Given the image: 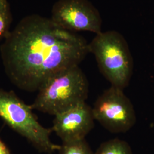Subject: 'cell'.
I'll return each instance as SVG.
<instances>
[{
	"instance_id": "obj_1",
	"label": "cell",
	"mask_w": 154,
	"mask_h": 154,
	"mask_svg": "<svg viewBox=\"0 0 154 154\" xmlns=\"http://www.w3.org/2000/svg\"><path fill=\"white\" fill-rule=\"evenodd\" d=\"M89 53L81 35L37 14L22 18L0 46L6 75L18 88L30 93L38 91L57 73L79 66Z\"/></svg>"
},
{
	"instance_id": "obj_2",
	"label": "cell",
	"mask_w": 154,
	"mask_h": 154,
	"mask_svg": "<svg viewBox=\"0 0 154 154\" xmlns=\"http://www.w3.org/2000/svg\"><path fill=\"white\" fill-rule=\"evenodd\" d=\"M88 93L85 74L79 66H72L49 79L31 106L33 110L55 116L85 102Z\"/></svg>"
},
{
	"instance_id": "obj_3",
	"label": "cell",
	"mask_w": 154,
	"mask_h": 154,
	"mask_svg": "<svg viewBox=\"0 0 154 154\" xmlns=\"http://www.w3.org/2000/svg\"><path fill=\"white\" fill-rule=\"evenodd\" d=\"M99 70L112 86L124 90L131 79L132 56L128 45L121 33L109 30L96 34L88 43Z\"/></svg>"
},
{
	"instance_id": "obj_4",
	"label": "cell",
	"mask_w": 154,
	"mask_h": 154,
	"mask_svg": "<svg viewBox=\"0 0 154 154\" xmlns=\"http://www.w3.org/2000/svg\"><path fill=\"white\" fill-rule=\"evenodd\" d=\"M33 110L31 105H26L14 91L0 88V117L6 123L39 151L51 154L59 151L61 145L53 143L50 138L51 128L42 126Z\"/></svg>"
},
{
	"instance_id": "obj_5",
	"label": "cell",
	"mask_w": 154,
	"mask_h": 154,
	"mask_svg": "<svg viewBox=\"0 0 154 154\" xmlns=\"http://www.w3.org/2000/svg\"><path fill=\"white\" fill-rule=\"evenodd\" d=\"M92 111L94 119L114 134L126 132L137 121L134 106L123 90L112 86L96 100Z\"/></svg>"
},
{
	"instance_id": "obj_6",
	"label": "cell",
	"mask_w": 154,
	"mask_h": 154,
	"mask_svg": "<svg viewBox=\"0 0 154 154\" xmlns=\"http://www.w3.org/2000/svg\"><path fill=\"white\" fill-rule=\"evenodd\" d=\"M50 20L66 30L102 32V21L97 9L88 0H58Z\"/></svg>"
},
{
	"instance_id": "obj_7",
	"label": "cell",
	"mask_w": 154,
	"mask_h": 154,
	"mask_svg": "<svg viewBox=\"0 0 154 154\" xmlns=\"http://www.w3.org/2000/svg\"><path fill=\"white\" fill-rule=\"evenodd\" d=\"M92 109L83 102L55 116L51 128L62 142L83 139L94 127Z\"/></svg>"
},
{
	"instance_id": "obj_8",
	"label": "cell",
	"mask_w": 154,
	"mask_h": 154,
	"mask_svg": "<svg viewBox=\"0 0 154 154\" xmlns=\"http://www.w3.org/2000/svg\"><path fill=\"white\" fill-rule=\"evenodd\" d=\"M94 154H132V152L126 141L113 139L102 143Z\"/></svg>"
},
{
	"instance_id": "obj_9",
	"label": "cell",
	"mask_w": 154,
	"mask_h": 154,
	"mask_svg": "<svg viewBox=\"0 0 154 154\" xmlns=\"http://www.w3.org/2000/svg\"><path fill=\"white\" fill-rule=\"evenodd\" d=\"M59 154H94L85 139L62 142Z\"/></svg>"
},
{
	"instance_id": "obj_10",
	"label": "cell",
	"mask_w": 154,
	"mask_h": 154,
	"mask_svg": "<svg viewBox=\"0 0 154 154\" xmlns=\"http://www.w3.org/2000/svg\"><path fill=\"white\" fill-rule=\"evenodd\" d=\"M11 11L7 0L0 1V41L5 39L11 32Z\"/></svg>"
},
{
	"instance_id": "obj_11",
	"label": "cell",
	"mask_w": 154,
	"mask_h": 154,
	"mask_svg": "<svg viewBox=\"0 0 154 154\" xmlns=\"http://www.w3.org/2000/svg\"><path fill=\"white\" fill-rule=\"evenodd\" d=\"M0 154H11L9 149L7 147L5 144L0 139Z\"/></svg>"
},
{
	"instance_id": "obj_12",
	"label": "cell",
	"mask_w": 154,
	"mask_h": 154,
	"mask_svg": "<svg viewBox=\"0 0 154 154\" xmlns=\"http://www.w3.org/2000/svg\"><path fill=\"white\" fill-rule=\"evenodd\" d=\"M0 1H2V0H0Z\"/></svg>"
}]
</instances>
